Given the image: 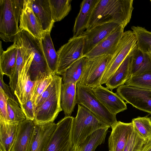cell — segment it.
<instances>
[{
	"instance_id": "9a60e30c",
	"label": "cell",
	"mask_w": 151,
	"mask_h": 151,
	"mask_svg": "<svg viewBox=\"0 0 151 151\" xmlns=\"http://www.w3.org/2000/svg\"><path fill=\"white\" fill-rule=\"evenodd\" d=\"M119 25L110 23L96 26L82 33L85 37L83 57L110 35Z\"/></svg>"
},
{
	"instance_id": "7c38bea8",
	"label": "cell",
	"mask_w": 151,
	"mask_h": 151,
	"mask_svg": "<svg viewBox=\"0 0 151 151\" xmlns=\"http://www.w3.org/2000/svg\"><path fill=\"white\" fill-rule=\"evenodd\" d=\"M24 31L34 52V58L30 70L31 80L37 81L45 76L52 74L48 68L40 39Z\"/></svg>"
},
{
	"instance_id": "b9f144b4",
	"label": "cell",
	"mask_w": 151,
	"mask_h": 151,
	"mask_svg": "<svg viewBox=\"0 0 151 151\" xmlns=\"http://www.w3.org/2000/svg\"><path fill=\"white\" fill-rule=\"evenodd\" d=\"M141 151H151V138L145 141Z\"/></svg>"
},
{
	"instance_id": "ab89813d",
	"label": "cell",
	"mask_w": 151,
	"mask_h": 151,
	"mask_svg": "<svg viewBox=\"0 0 151 151\" xmlns=\"http://www.w3.org/2000/svg\"><path fill=\"white\" fill-rule=\"evenodd\" d=\"M25 116L26 119L34 121L35 118L34 105L31 100L20 106Z\"/></svg>"
},
{
	"instance_id": "d4e9b609",
	"label": "cell",
	"mask_w": 151,
	"mask_h": 151,
	"mask_svg": "<svg viewBox=\"0 0 151 151\" xmlns=\"http://www.w3.org/2000/svg\"><path fill=\"white\" fill-rule=\"evenodd\" d=\"M133 51L127 57L105 83L106 88L111 91L124 84L129 79L131 57Z\"/></svg>"
},
{
	"instance_id": "e575fe53",
	"label": "cell",
	"mask_w": 151,
	"mask_h": 151,
	"mask_svg": "<svg viewBox=\"0 0 151 151\" xmlns=\"http://www.w3.org/2000/svg\"><path fill=\"white\" fill-rule=\"evenodd\" d=\"M62 83V77L57 74L54 75L53 80L50 84L37 99L34 105L35 109L61 87Z\"/></svg>"
},
{
	"instance_id": "ac0fdd59",
	"label": "cell",
	"mask_w": 151,
	"mask_h": 151,
	"mask_svg": "<svg viewBox=\"0 0 151 151\" xmlns=\"http://www.w3.org/2000/svg\"><path fill=\"white\" fill-rule=\"evenodd\" d=\"M56 125L57 124L54 122L41 124L35 123L28 151H44Z\"/></svg>"
},
{
	"instance_id": "d6a6232c",
	"label": "cell",
	"mask_w": 151,
	"mask_h": 151,
	"mask_svg": "<svg viewBox=\"0 0 151 151\" xmlns=\"http://www.w3.org/2000/svg\"><path fill=\"white\" fill-rule=\"evenodd\" d=\"M137 132L145 140L151 138V116L138 117L132 122Z\"/></svg>"
},
{
	"instance_id": "7402d4cb",
	"label": "cell",
	"mask_w": 151,
	"mask_h": 151,
	"mask_svg": "<svg viewBox=\"0 0 151 151\" xmlns=\"http://www.w3.org/2000/svg\"><path fill=\"white\" fill-rule=\"evenodd\" d=\"M13 44L5 51L2 47L1 41L0 48V73L8 76L9 78L13 75L16 63L17 45L15 41Z\"/></svg>"
},
{
	"instance_id": "f546056e",
	"label": "cell",
	"mask_w": 151,
	"mask_h": 151,
	"mask_svg": "<svg viewBox=\"0 0 151 151\" xmlns=\"http://www.w3.org/2000/svg\"><path fill=\"white\" fill-rule=\"evenodd\" d=\"M52 17L54 22L67 16L71 9V0H49Z\"/></svg>"
},
{
	"instance_id": "277c9868",
	"label": "cell",
	"mask_w": 151,
	"mask_h": 151,
	"mask_svg": "<svg viewBox=\"0 0 151 151\" xmlns=\"http://www.w3.org/2000/svg\"><path fill=\"white\" fill-rule=\"evenodd\" d=\"M76 103L88 109L101 121L111 127L116 123V115L111 113L93 93L92 88L76 84Z\"/></svg>"
},
{
	"instance_id": "7bdbcfd3",
	"label": "cell",
	"mask_w": 151,
	"mask_h": 151,
	"mask_svg": "<svg viewBox=\"0 0 151 151\" xmlns=\"http://www.w3.org/2000/svg\"><path fill=\"white\" fill-rule=\"evenodd\" d=\"M147 54H148V55L149 56V57H150V58L151 59V52L149 53H147Z\"/></svg>"
},
{
	"instance_id": "44dd1931",
	"label": "cell",
	"mask_w": 151,
	"mask_h": 151,
	"mask_svg": "<svg viewBox=\"0 0 151 151\" xmlns=\"http://www.w3.org/2000/svg\"><path fill=\"white\" fill-rule=\"evenodd\" d=\"M99 1L84 0L82 1L80 12L76 18L73 30V37H77L84 32L93 10Z\"/></svg>"
},
{
	"instance_id": "d6986e66",
	"label": "cell",
	"mask_w": 151,
	"mask_h": 151,
	"mask_svg": "<svg viewBox=\"0 0 151 151\" xmlns=\"http://www.w3.org/2000/svg\"><path fill=\"white\" fill-rule=\"evenodd\" d=\"M31 8L43 32H50L54 22L52 17L49 0H29Z\"/></svg>"
},
{
	"instance_id": "1f68e13d",
	"label": "cell",
	"mask_w": 151,
	"mask_h": 151,
	"mask_svg": "<svg viewBox=\"0 0 151 151\" xmlns=\"http://www.w3.org/2000/svg\"><path fill=\"white\" fill-rule=\"evenodd\" d=\"M17 45V54L16 63L14 73L9 78V86L14 93L16 90L19 72L22 67L27 59L28 52L27 49L15 39Z\"/></svg>"
},
{
	"instance_id": "3957f363",
	"label": "cell",
	"mask_w": 151,
	"mask_h": 151,
	"mask_svg": "<svg viewBox=\"0 0 151 151\" xmlns=\"http://www.w3.org/2000/svg\"><path fill=\"white\" fill-rule=\"evenodd\" d=\"M111 127L99 119L83 106L78 104L77 115L74 118L72 130L73 145L78 146L99 129Z\"/></svg>"
},
{
	"instance_id": "8fae6325",
	"label": "cell",
	"mask_w": 151,
	"mask_h": 151,
	"mask_svg": "<svg viewBox=\"0 0 151 151\" xmlns=\"http://www.w3.org/2000/svg\"><path fill=\"white\" fill-rule=\"evenodd\" d=\"M61 86L35 109L34 120L36 124L53 122L63 110L61 105Z\"/></svg>"
},
{
	"instance_id": "8992f818",
	"label": "cell",
	"mask_w": 151,
	"mask_h": 151,
	"mask_svg": "<svg viewBox=\"0 0 151 151\" xmlns=\"http://www.w3.org/2000/svg\"><path fill=\"white\" fill-rule=\"evenodd\" d=\"M85 37H72L57 51L59 60L56 74L62 75L72 65L83 57Z\"/></svg>"
},
{
	"instance_id": "cb8c5ba5",
	"label": "cell",
	"mask_w": 151,
	"mask_h": 151,
	"mask_svg": "<svg viewBox=\"0 0 151 151\" xmlns=\"http://www.w3.org/2000/svg\"><path fill=\"white\" fill-rule=\"evenodd\" d=\"M151 71V59L147 53L142 52L137 47L131 57L130 78Z\"/></svg>"
},
{
	"instance_id": "6da1fadb",
	"label": "cell",
	"mask_w": 151,
	"mask_h": 151,
	"mask_svg": "<svg viewBox=\"0 0 151 151\" xmlns=\"http://www.w3.org/2000/svg\"><path fill=\"white\" fill-rule=\"evenodd\" d=\"M133 1V0H99L87 25L86 30L110 23L124 28L131 18Z\"/></svg>"
},
{
	"instance_id": "83f0119b",
	"label": "cell",
	"mask_w": 151,
	"mask_h": 151,
	"mask_svg": "<svg viewBox=\"0 0 151 151\" xmlns=\"http://www.w3.org/2000/svg\"><path fill=\"white\" fill-rule=\"evenodd\" d=\"M109 128L107 127L96 130L78 146H75L73 145L70 151H95L98 146L104 143Z\"/></svg>"
},
{
	"instance_id": "603a6c76",
	"label": "cell",
	"mask_w": 151,
	"mask_h": 151,
	"mask_svg": "<svg viewBox=\"0 0 151 151\" xmlns=\"http://www.w3.org/2000/svg\"><path fill=\"white\" fill-rule=\"evenodd\" d=\"M50 32H43L40 39L44 54L50 74H56L58 63V56L55 50Z\"/></svg>"
},
{
	"instance_id": "52a82bcc",
	"label": "cell",
	"mask_w": 151,
	"mask_h": 151,
	"mask_svg": "<svg viewBox=\"0 0 151 151\" xmlns=\"http://www.w3.org/2000/svg\"><path fill=\"white\" fill-rule=\"evenodd\" d=\"M137 48V40L132 31L124 32L117 48L111 55L101 84H105L127 57Z\"/></svg>"
},
{
	"instance_id": "836d02e7",
	"label": "cell",
	"mask_w": 151,
	"mask_h": 151,
	"mask_svg": "<svg viewBox=\"0 0 151 151\" xmlns=\"http://www.w3.org/2000/svg\"><path fill=\"white\" fill-rule=\"evenodd\" d=\"M8 123L18 124L22 122L26 118L19 105L12 100L8 98Z\"/></svg>"
},
{
	"instance_id": "8d00e7d4",
	"label": "cell",
	"mask_w": 151,
	"mask_h": 151,
	"mask_svg": "<svg viewBox=\"0 0 151 151\" xmlns=\"http://www.w3.org/2000/svg\"><path fill=\"white\" fill-rule=\"evenodd\" d=\"M145 141L140 136L134 127L133 130L129 135L123 151H141Z\"/></svg>"
},
{
	"instance_id": "5b68a950",
	"label": "cell",
	"mask_w": 151,
	"mask_h": 151,
	"mask_svg": "<svg viewBox=\"0 0 151 151\" xmlns=\"http://www.w3.org/2000/svg\"><path fill=\"white\" fill-rule=\"evenodd\" d=\"M28 52L27 59L19 72L16 90L14 92L20 106L32 100L37 81L31 79L30 68L34 58L33 51L27 40L21 42Z\"/></svg>"
},
{
	"instance_id": "f1b7e54d",
	"label": "cell",
	"mask_w": 151,
	"mask_h": 151,
	"mask_svg": "<svg viewBox=\"0 0 151 151\" xmlns=\"http://www.w3.org/2000/svg\"><path fill=\"white\" fill-rule=\"evenodd\" d=\"M86 63V58L83 57L72 65L62 74L63 83L77 84L82 78Z\"/></svg>"
},
{
	"instance_id": "5bb4252c",
	"label": "cell",
	"mask_w": 151,
	"mask_h": 151,
	"mask_svg": "<svg viewBox=\"0 0 151 151\" xmlns=\"http://www.w3.org/2000/svg\"><path fill=\"white\" fill-rule=\"evenodd\" d=\"M100 102L112 114H116L127 109L126 103L117 94L100 85L92 88Z\"/></svg>"
},
{
	"instance_id": "9c48e42d",
	"label": "cell",
	"mask_w": 151,
	"mask_h": 151,
	"mask_svg": "<svg viewBox=\"0 0 151 151\" xmlns=\"http://www.w3.org/2000/svg\"><path fill=\"white\" fill-rule=\"evenodd\" d=\"M116 93L127 103L151 114V89L123 84L117 88Z\"/></svg>"
},
{
	"instance_id": "ee69618b",
	"label": "cell",
	"mask_w": 151,
	"mask_h": 151,
	"mask_svg": "<svg viewBox=\"0 0 151 151\" xmlns=\"http://www.w3.org/2000/svg\"><path fill=\"white\" fill-rule=\"evenodd\" d=\"M150 2H151V0H150Z\"/></svg>"
},
{
	"instance_id": "ba28073f",
	"label": "cell",
	"mask_w": 151,
	"mask_h": 151,
	"mask_svg": "<svg viewBox=\"0 0 151 151\" xmlns=\"http://www.w3.org/2000/svg\"><path fill=\"white\" fill-rule=\"evenodd\" d=\"M74 117L65 116L57 124L44 151H70Z\"/></svg>"
},
{
	"instance_id": "7a4b0ae2",
	"label": "cell",
	"mask_w": 151,
	"mask_h": 151,
	"mask_svg": "<svg viewBox=\"0 0 151 151\" xmlns=\"http://www.w3.org/2000/svg\"><path fill=\"white\" fill-rule=\"evenodd\" d=\"M24 0H0V38L14 42L19 32L18 23Z\"/></svg>"
},
{
	"instance_id": "d590c367",
	"label": "cell",
	"mask_w": 151,
	"mask_h": 151,
	"mask_svg": "<svg viewBox=\"0 0 151 151\" xmlns=\"http://www.w3.org/2000/svg\"><path fill=\"white\" fill-rule=\"evenodd\" d=\"M125 84L151 89V71L129 78Z\"/></svg>"
},
{
	"instance_id": "30bf717a",
	"label": "cell",
	"mask_w": 151,
	"mask_h": 151,
	"mask_svg": "<svg viewBox=\"0 0 151 151\" xmlns=\"http://www.w3.org/2000/svg\"><path fill=\"white\" fill-rule=\"evenodd\" d=\"M111 56L105 55L93 58L86 57V63L84 73L78 83L91 88L101 85V81L109 63Z\"/></svg>"
},
{
	"instance_id": "74e56055",
	"label": "cell",
	"mask_w": 151,
	"mask_h": 151,
	"mask_svg": "<svg viewBox=\"0 0 151 151\" xmlns=\"http://www.w3.org/2000/svg\"><path fill=\"white\" fill-rule=\"evenodd\" d=\"M54 75L50 74L42 77L37 81L32 99L34 105L37 98L45 90L52 82Z\"/></svg>"
},
{
	"instance_id": "60d3db41",
	"label": "cell",
	"mask_w": 151,
	"mask_h": 151,
	"mask_svg": "<svg viewBox=\"0 0 151 151\" xmlns=\"http://www.w3.org/2000/svg\"><path fill=\"white\" fill-rule=\"evenodd\" d=\"M4 75L0 73V89L1 90L6 96L14 101L20 106L18 99L12 91L10 86L6 84L4 81L3 78Z\"/></svg>"
},
{
	"instance_id": "484cf974",
	"label": "cell",
	"mask_w": 151,
	"mask_h": 151,
	"mask_svg": "<svg viewBox=\"0 0 151 151\" xmlns=\"http://www.w3.org/2000/svg\"><path fill=\"white\" fill-rule=\"evenodd\" d=\"M76 84L63 83L61 85V105L65 116H70L76 103Z\"/></svg>"
},
{
	"instance_id": "ffe728a7",
	"label": "cell",
	"mask_w": 151,
	"mask_h": 151,
	"mask_svg": "<svg viewBox=\"0 0 151 151\" xmlns=\"http://www.w3.org/2000/svg\"><path fill=\"white\" fill-rule=\"evenodd\" d=\"M35 125L34 121L26 119L19 124L16 138L11 151H28Z\"/></svg>"
},
{
	"instance_id": "4fadbf2b",
	"label": "cell",
	"mask_w": 151,
	"mask_h": 151,
	"mask_svg": "<svg viewBox=\"0 0 151 151\" xmlns=\"http://www.w3.org/2000/svg\"><path fill=\"white\" fill-rule=\"evenodd\" d=\"M111 127L112 130L108 141L109 151H123L129 135L134 129L132 122L117 121Z\"/></svg>"
},
{
	"instance_id": "2e32d148",
	"label": "cell",
	"mask_w": 151,
	"mask_h": 151,
	"mask_svg": "<svg viewBox=\"0 0 151 151\" xmlns=\"http://www.w3.org/2000/svg\"><path fill=\"white\" fill-rule=\"evenodd\" d=\"M124 28L120 26H119L84 57L90 58L105 55H112L123 35Z\"/></svg>"
},
{
	"instance_id": "4316f807",
	"label": "cell",
	"mask_w": 151,
	"mask_h": 151,
	"mask_svg": "<svg viewBox=\"0 0 151 151\" xmlns=\"http://www.w3.org/2000/svg\"><path fill=\"white\" fill-rule=\"evenodd\" d=\"M18 124L0 120V151H11L16 138Z\"/></svg>"
},
{
	"instance_id": "f35d334b",
	"label": "cell",
	"mask_w": 151,
	"mask_h": 151,
	"mask_svg": "<svg viewBox=\"0 0 151 151\" xmlns=\"http://www.w3.org/2000/svg\"><path fill=\"white\" fill-rule=\"evenodd\" d=\"M8 98L0 89V120L8 123Z\"/></svg>"
},
{
	"instance_id": "4dcf8cb0",
	"label": "cell",
	"mask_w": 151,
	"mask_h": 151,
	"mask_svg": "<svg viewBox=\"0 0 151 151\" xmlns=\"http://www.w3.org/2000/svg\"><path fill=\"white\" fill-rule=\"evenodd\" d=\"M131 29L136 38L137 48L146 53L151 52V32L139 26Z\"/></svg>"
},
{
	"instance_id": "e0dca14e",
	"label": "cell",
	"mask_w": 151,
	"mask_h": 151,
	"mask_svg": "<svg viewBox=\"0 0 151 151\" xmlns=\"http://www.w3.org/2000/svg\"><path fill=\"white\" fill-rule=\"evenodd\" d=\"M19 31L24 30L40 39L43 32L41 26L31 7L29 0H24L19 17Z\"/></svg>"
}]
</instances>
